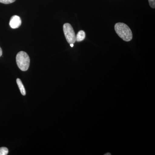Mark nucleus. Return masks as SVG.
<instances>
[{
	"mask_svg": "<svg viewBox=\"0 0 155 155\" xmlns=\"http://www.w3.org/2000/svg\"><path fill=\"white\" fill-rule=\"evenodd\" d=\"M115 30L119 37L125 41L132 40L133 35L132 31L126 24L122 22H118L115 25Z\"/></svg>",
	"mask_w": 155,
	"mask_h": 155,
	"instance_id": "nucleus-1",
	"label": "nucleus"
},
{
	"mask_svg": "<svg viewBox=\"0 0 155 155\" xmlns=\"http://www.w3.org/2000/svg\"><path fill=\"white\" fill-rule=\"evenodd\" d=\"M16 62L19 69L22 71H26L30 65V58L28 54L24 51H20L16 56Z\"/></svg>",
	"mask_w": 155,
	"mask_h": 155,
	"instance_id": "nucleus-2",
	"label": "nucleus"
},
{
	"mask_svg": "<svg viewBox=\"0 0 155 155\" xmlns=\"http://www.w3.org/2000/svg\"><path fill=\"white\" fill-rule=\"evenodd\" d=\"M63 30L67 42L70 44H74L76 41V35L72 25L69 23H65L63 26Z\"/></svg>",
	"mask_w": 155,
	"mask_h": 155,
	"instance_id": "nucleus-3",
	"label": "nucleus"
},
{
	"mask_svg": "<svg viewBox=\"0 0 155 155\" xmlns=\"http://www.w3.org/2000/svg\"><path fill=\"white\" fill-rule=\"evenodd\" d=\"M22 24V21L20 17L17 15H14L11 17L10 21V25L11 28H18Z\"/></svg>",
	"mask_w": 155,
	"mask_h": 155,
	"instance_id": "nucleus-4",
	"label": "nucleus"
},
{
	"mask_svg": "<svg viewBox=\"0 0 155 155\" xmlns=\"http://www.w3.org/2000/svg\"><path fill=\"white\" fill-rule=\"evenodd\" d=\"M17 85L19 87V90H20V92L22 95L25 96L26 94V92H25V88L24 87V85L22 84V81L19 78H17Z\"/></svg>",
	"mask_w": 155,
	"mask_h": 155,
	"instance_id": "nucleus-5",
	"label": "nucleus"
},
{
	"mask_svg": "<svg viewBox=\"0 0 155 155\" xmlns=\"http://www.w3.org/2000/svg\"><path fill=\"white\" fill-rule=\"evenodd\" d=\"M85 33L84 31L81 30L78 31L76 35V41L80 42L82 41L85 38Z\"/></svg>",
	"mask_w": 155,
	"mask_h": 155,
	"instance_id": "nucleus-6",
	"label": "nucleus"
},
{
	"mask_svg": "<svg viewBox=\"0 0 155 155\" xmlns=\"http://www.w3.org/2000/svg\"><path fill=\"white\" fill-rule=\"evenodd\" d=\"M8 150L5 147L0 148V155H7L8 153Z\"/></svg>",
	"mask_w": 155,
	"mask_h": 155,
	"instance_id": "nucleus-7",
	"label": "nucleus"
},
{
	"mask_svg": "<svg viewBox=\"0 0 155 155\" xmlns=\"http://www.w3.org/2000/svg\"><path fill=\"white\" fill-rule=\"evenodd\" d=\"M16 0H0V3L4 4H10L14 3Z\"/></svg>",
	"mask_w": 155,
	"mask_h": 155,
	"instance_id": "nucleus-8",
	"label": "nucleus"
},
{
	"mask_svg": "<svg viewBox=\"0 0 155 155\" xmlns=\"http://www.w3.org/2000/svg\"><path fill=\"white\" fill-rule=\"evenodd\" d=\"M150 5L153 8H155V0H148Z\"/></svg>",
	"mask_w": 155,
	"mask_h": 155,
	"instance_id": "nucleus-9",
	"label": "nucleus"
},
{
	"mask_svg": "<svg viewBox=\"0 0 155 155\" xmlns=\"http://www.w3.org/2000/svg\"><path fill=\"white\" fill-rule=\"evenodd\" d=\"M2 55V48L0 47V57Z\"/></svg>",
	"mask_w": 155,
	"mask_h": 155,
	"instance_id": "nucleus-10",
	"label": "nucleus"
},
{
	"mask_svg": "<svg viewBox=\"0 0 155 155\" xmlns=\"http://www.w3.org/2000/svg\"><path fill=\"white\" fill-rule=\"evenodd\" d=\"M70 45V46H71V47H73L74 46V45H73V44H71Z\"/></svg>",
	"mask_w": 155,
	"mask_h": 155,
	"instance_id": "nucleus-11",
	"label": "nucleus"
}]
</instances>
